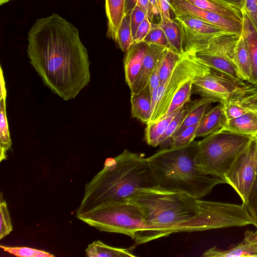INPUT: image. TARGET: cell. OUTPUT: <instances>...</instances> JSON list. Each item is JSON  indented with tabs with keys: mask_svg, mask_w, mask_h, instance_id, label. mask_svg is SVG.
I'll list each match as a JSON object with an SVG mask.
<instances>
[{
	"mask_svg": "<svg viewBox=\"0 0 257 257\" xmlns=\"http://www.w3.org/2000/svg\"><path fill=\"white\" fill-rule=\"evenodd\" d=\"M115 42L123 52H126L134 44L130 15L123 18L117 30Z\"/></svg>",
	"mask_w": 257,
	"mask_h": 257,
	"instance_id": "30",
	"label": "cell"
},
{
	"mask_svg": "<svg viewBox=\"0 0 257 257\" xmlns=\"http://www.w3.org/2000/svg\"><path fill=\"white\" fill-rule=\"evenodd\" d=\"M199 123L190 126L183 130L178 136L173 138L170 147L177 148L187 145L196 138V133Z\"/></svg>",
	"mask_w": 257,
	"mask_h": 257,
	"instance_id": "35",
	"label": "cell"
},
{
	"mask_svg": "<svg viewBox=\"0 0 257 257\" xmlns=\"http://www.w3.org/2000/svg\"><path fill=\"white\" fill-rule=\"evenodd\" d=\"M256 86L210 68L205 73L194 79L192 93L220 103L241 94Z\"/></svg>",
	"mask_w": 257,
	"mask_h": 257,
	"instance_id": "9",
	"label": "cell"
},
{
	"mask_svg": "<svg viewBox=\"0 0 257 257\" xmlns=\"http://www.w3.org/2000/svg\"><path fill=\"white\" fill-rule=\"evenodd\" d=\"M0 211V239H2L13 230V226L7 204L6 201L3 199L2 195L1 197Z\"/></svg>",
	"mask_w": 257,
	"mask_h": 257,
	"instance_id": "36",
	"label": "cell"
},
{
	"mask_svg": "<svg viewBox=\"0 0 257 257\" xmlns=\"http://www.w3.org/2000/svg\"><path fill=\"white\" fill-rule=\"evenodd\" d=\"M253 138L224 132L208 135L198 142L196 164L204 173L224 180L237 157Z\"/></svg>",
	"mask_w": 257,
	"mask_h": 257,
	"instance_id": "6",
	"label": "cell"
},
{
	"mask_svg": "<svg viewBox=\"0 0 257 257\" xmlns=\"http://www.w3.org/2000/svg\"><path fill=\"white\" fill-rule=\"evenodd\" d=\"M165 50L158 60L149 81L148 86L152 94L153 91L156 89L160 85L159 78L160 70Z\"/></svg>",
	"mask_w": 257,
	"mask_h": 257,
	"instance_id": "41",
	"label": "cell"
},
{
	"mask_svg": "<svg viewBox=\"0 0 257 257\" xmlns=\"http://www.w3.org/2000/svg\"><path fill=\"white\" fill-rule=\"evenodd\" d=\"M4 251L20 257H52L54 255L50 253L37 249L28 247L7 246L1 245Z\"/></svg>",
	"mask_w": 257,
	"mask_h": 257,
	"instance_id": "33",
	"label": "cell"
},
{
	"mask_svg": "<svg viewBox=\"0 0 257 257\" xmlns=\"http://www.w3.org/2000/svg\"><path fill=\"white\" fill-rule=\"evenodd\" d=\"M197 143L194 141L183 147L162 149L147 158L159 188L201 198L216 185L226 183L223 179L207 174L198 167L195 162Z\"/></svg>",
	"mask_w": 257,
	"mask_h": 257,
	"instance_id": "4",
	"label": "cell"
},
{
	"mask_svg": "<svg viewBox=\"0 0 257 257\" xmlns=\"http://www.w3.org/2000/svg\"><path fill=\"white\" fill-rule=\"evenodd\" d=\"M227 120L223 105L219 103L207 111L199 123L196 138L204 137L218 132Z\"/></svg>",
	"mask_w": 257,
	"mask_h": 257,
	"instance_id": "17",
	"label": "cell"
},
{
	"mask_svg": "<svg viewBox=\"0 0 257 257\" xmlns=\"http://www.w3.org/2000/svg\"><path fill=\"white\" fill-rule=\"evenodd\" d=\"M166 49L159 45L149 44L140 72L133 85L130 88L131 93H139L148 85L157 62Z\"/></svg>",
	"mask_w": 257,
	"mask_h": 257,
	"instance_id": "14",
	"label": "cell"
},
{
	"mask_svg": "<svg viewBox=\"0 0 257 257\" xmlns=\"http://www.w3.org/2000/svg\"><path fill=\"white\" fill-rule=\"evenodd\" d=\"M209 68L196 60L193 56L184 53L165 83L152 93V113L148 124L163 118L178 90L189 80L203 75Z\"/></svg>",
	"mask_w": 257,
	"mask_h": 257,
	"instance_id": "7",
	"label": "cell"
},
{
	"mask_svg": "<svg viewBox=\"0 0 257 257\" xmlns=\"http://www.w3.org/2000/svg\"><path fill=\"white\" fill-rule=\"evenodd\" d=\"M224 2L227 3L240 9H242L243 3L242 0H221Z\"/></svg>",
	"mask_w": 257,
	"mask_h": 257,
	"instance_id": "46",
	"label": "cell"
},
{
	"mask_svg": "<svg viewBox=\"0 0 257 257\" xmlns=\"http://www.w3.org/2000/svg\"><path fill=\"white\" fill-rule=\"evenodd\" d=\"M76 216L100 231L127 235L137 244L150 241V230L144 213L131 200L102 203Z\"/></svg>",
	"mask_w": 257,
	"mask_h": 257,
	"instance_id": "5",
	"label": "cell"
},
{
	"mask_svg": "<svg viewBox=\"0 0 257 257\" xmlns=\"http://www.w3.org/2000/svg\"><path fill=\"white\" fill-rule=\"evenodd\" d=\"M244 1V0H242V3H243V6Z\"/></svg>",
	"mask_w": 257,
	"mask_h": 257,
	"instance_id": "49",
	"label": "cell"
},
{
	"mask_svg": "<svg viewBox=\"0 0 257 257\" xmlns=\"http://www.w3.org/2000/svg\"><path fill=\"white\" fill-rule=\"evenodd\" d=\"M240 36L225 32L188 53L200 63L242 80L237 71L234 57L236 44Z\"/></svg>",
	"mask_w": 257,
	"mask_h": 257,
	"instance_id": "8",
	"label": "cell"
},
{
	"mask_svg": "<svg viewBox=\"0 0 257 257\" xmlns=\"http://www.w3.org/2000/svg\"><path fill=\"white\" fill-rule=\"evenodd\" d=\"M187 113V110L185 106L176 114L170 122L166 132L160 139L159 146H161L163 149L170 147L171 137L182 123Z\"/></svg>",
	"mask_w": 257,
	"mask_h": 257,
	"instance_id": "32",
	"label": "cell"
},
{
	"mask_svg": "<svg viewBox=\"0 0 257 257\" xmlns=\"http://www.w3.org/2000/svg\"><path fill=\"white\" fill-rule=\"evenodd\" d=\"M11 0H0V5H4L8 2H10Z\"/></svg>",
	"mask_w": 257,
	"mask_h": 257,
	"instance_id": "47",
	"label": "cell"
},
{
	"mask_svg": "<svg viewBox=\"0 0 257 257\" xmlns=\"http://www.w3.org/2000/svg\"><path fill=\"white\" fill-rule=\"evenodd\" d=\"M156 188L157 183L147 158L125 149L119 155L107 159L101 170L86 184L76 214L102 203L130 201Z\"/></svg>",
	"mask_w": 257,
	"mask_h": 257,
	"instance_id": "3",
	"label": "cell"
},
{
	"mask_svg": "<svg viewBox=\"0 0 257 257\" xmlns=\"http://www.w3.org/2000/svg\"><path fill=\"white\" fill-rule=\"evenodd\" d=\"M220 103L224 106L227 119L249 112H257V86Z\"/></svg>",
	"mask_w": 257,
	"mask_h": 257,
	"instance_id": "15",
	"label": "cell"
},
{
	"mask_svg": "<svg viewBox=\"0 0 257 257\" xmlns=\"http://www.w3.org/2000/svg\"><path fill=\"white\" fill-rule=\"evenodd\" d=\"M125 0H105V13L107 20V36L115 41L117 32L125 16Z\"/></svg>",
	"mask_w": 257,
	"mask_h": 257,
	"instance_id": "24",
	"label": "cell"
},
{
	"mask_svg": "<svg viewBox=\"0 0 257 257\" xmlns=\"http://www.w3.org/2000/svg\"><path fill=\"white\" fill-rule=\"evenodd\" d=\"M27 54L44 84L64 100L74 98L90 82L88 54L79 30L57 14L34 23Z\"/></svg>",
	"mask_w": 257,
	"mask_h": 257,
	"instance_id": "1",
	"label": "cell"
},
{
	"mask_svg": "<svg viewBox=\"0 0 257 257\" xmlns=\"http://www.w3.org/2000/svg\"><path fill=\"white\" fill-rule=\"evenodd\" d=\"M152 26V22L147 16L139 26L134 38V44L143 42L149 33Z\"/></svg>",
	"mask_w": 257,
	"mask_h": 257,
	"instance_id": "40",
	"label": "cell"
},
{
	"mask_svg": "<svg viewBox=\"0 0 257 257\" xmlns=\"http://www.w3.org/2000/svg\"><path fill=\"white\" fill-rule=\"evenodd\" d=\"M159 14L158 8V0H149V8L147 17L152 22L154 17Z\"/></svg>",
	"mask_w": 257,
	"mask_h": 257,
	"instance_id": "43",
	"label": "cell"
},
{
	"mask_svg": "<svg viewBox=\"0 0 257 257\" xmlns=\"http://www.w3.org/2000/svg\"><path fill=\"white\" fill-rule=\"evenodd\" d=\"M138 0H125V14L130 15L132 11L137 5Z\"/></svg>",
	"mask_w": 257,
	"mask_h": 257,
	"instance_id": "44",
	"label": "cell"
},
{
	"mask_svg": "<svg viewBox=\"0 0 257 257\" xmlns=\"http://www.w3.org/2000/svg\"><path fill=\"white\" fill-rule=\"evenodd\" d=\"M217 102L214 99L201 97L200 99L191 101L186 106L187 113L182 123L171 137L173 138L178 136L188 127L199 123L208 108L212 103Z\"/></svg>",
	"mask_w": 257,
	"mask_h": 257,
	"instance_id": "20",
	"label": "cell"
},
{
	"mask_svg": "<svg viewBox=\"0 0 257 257\" xmlns=\"http://www.w3.org/2000/svg\"><path fill=\"white\" fill-rule=\"evenodd\" d=\"M134 247L120 248L107 245L100 240L94 241L89 244L85 250L89 257H134Z\"/></svg>",
	"mask_w": 257,
	"mask_h": 257,
	"instance_id": "25",
	"label": "cell"
},
{
	"mask_svg": "<svg viewBox=\"0 0 257 257\" xmlns=\"http://www.w3.org/2000/svg\"><path fill=\"white\" fill-rule=\"evenodd\" d=\"M0 76V162H2L7 158V152L11 148L12 141L6 113L7 89L2 67Z\"/></svg>",
	"mask_w": 257,
	"mask_h": 257,
	"instance_id": "18",
	"label": "cell"
},
{
	"mask_svg": "<svg viewBox=\"0 0 257 257\" xmlns=\"http://www.w3.org/2000/svg\"><path fill=\"white\" fill-rule=\"evenodd\" d=\"M158 8L161 20L171 19L169 0H158Z\"/></svg>",
	"mask_w": 257,
	"mask_h": 257,
	"instance_id": "42",
	"label": "cell"
},
{
	"mask_svg": "<svg viewBox=\"0 0 257 257\" xmlns=\"http://www.w3.org/2000/svg\"><path fill=\"white\" fill-rule=\"evenodd\" d=\"M147 16V14L138 5L136 6L131 14V26L133 39L139 26Z\"/></svg>",
	"mask_w": 257,
	"mask_h": 257,
	"instance_id": "39",
	"label": "cell"
},
{
	"mask_svg": "<svg viewBox=\"0 0 257 257\" xmlns=\"http://www.w3.org/2000/svg\"><path fill=\"white\" fill-rule=\"evenodd\" d=\"M235 65L241 79L253 84L251 64L244 42L240 35L235 47Z\"/></svg>",
	"mask_w": 257,
	"mask_h": 257,
	"instance_id": "26",
	"label": "cell"
},
{
	"mask_svg": "<svg viewBox=\"0 0 257 257\" xmlns=\"http://www.w3.org/2000/svg\"><path fill=\"white\" fill-rule=\"evenodd\" d=\"M130 200L144 213L150 241L175 233L256 225L243 204L203 200L159 188Z\"/></svg>",
	"mask_w": 257,
	"mask_h": 257,
	"instance_id": "2",
	"label": "cell"
},
{
	"mask_svg": "<svg viewBox=\"0 0 257 257\" xmlns=\"http://www.w3.org/2000/svg\"><path fill=\"white\" fill-rule=\"evenodd\" d=\"M178 112L168 115L157 121L147 124L145 132V138L148 145L153 147L159 146L160 139L166 132L171 121Z\"/></svg>",
	"mask_w": 257,
	"mask_h": 257,
	"instance_id": "28",
	"label": "cell"
},
{
	"mask_svg": "<svg viewBox=\"0 0 257 257\" xmlns=\"http://www.w3.org/2000/svg\"><path fill=\"white\" fill-rule=\"evenodd\" d=\"M240 242L227 249L221 250L214 246L203 254L205 257H257V229L255 231L247 230Z\"/></svg>",
	"mask_w": 257,
	"mask_h": 257,
	"instance_id": "13",
	"label": "cell"
},
{
	"mask_svg": "<svg viewBox=\"0 0 257 257\" xmlns=\"http://www.w3.org/2000/svg\"><path fill=\"white\" fill-rule=\"evenodd\" d=\"M193 6L217 13L224 17L242 22L241 9L221 0H185Z\"/></svg>",
	"mask_w": 257,
	"mask_h": 257,
	"instance_id": "21",
	"label": "cell"
},
{
	"mask_svg": "<svg viewBox=\"0 0 257 257\" xmlns=\"http://www.w3.org/2000/svg\"><path fill=\"white\" fill-rule=\"evenodd\" d=\"M175 15L184 14L205 21L220 29L240 36L242 22L224 17L217 13L197 8L185 0H169Z\"/></svg>",
	"mask_w": 257,
	"mask_h": 257,
	"instance_id": "12",
	"label": "cell"
},
{
	"mask_svg": "<svg viewBox=\"0 0 257 257\" xmlns=\"http://www.w3.org/2000/svg\"><path fill=\"white\" fill-rule=\"evenodd\" d=\"M256 139V171H257V136L255 137Z\"/></svg>",
	"mask_w": 257,
	"mask_h": 257,
	"instance_id": "48",
	"label": "cell"
},
{
	"mask_svg": "<svg viewBox=\"0 0 257 257\" xmlns=\"http://www.w3.org/2000/svg\"><path fill=\"white\" fill-rule=\"evenodd\" d=\"M130 101L132 117L147 124L152 113V94L148 85L140 93H131Z\"/></svg>",
	"mask_w": 257,
	"mask_h": 257,
	"instance_id": "23",
	"label": "cell"
},
{
	"mask_svg": "<svg viewBox=\"0 0 257 257\" xmlns=\"http://www.w3.org/2000/svg\"><path fill=\"white\" fill-rule=\"evenodd\" d=\"M148 48L149 44L143 41L133 44L126 52L124 69L125 81L130 88L138 76Z\"/></svg>",
	"mask_w": 257,
	"mask_h": 257,
	"instance_id": "16",
	"label": "cell"
},
{
	"mask_svg": "<svg viewBox=\"0 0 257 257\" xmlns=\"http://www.w3.org/2000/svg\"><path fill=\"white\" fill-rule=\"evenodd\" d=\"M242 11L249 18L257 32V0H244Z\"/></svg>",
	"mask_w": 257,
	"mask_h": 257,
	"instance_id": "38",
	"label": "cell"
},
{
	"mask_svg": "<svg viewBox=\"0 0 257 257\" xmlns=\"http://www.w3.org/2000/svg\"><path fill=\"white\" fill-rule=\"evenodd\" d=\"M256 139L236 158L226 173L224 180L230 185L245 204L257 176Z\"/></svg>",
	"mask_w": 257,
	"mask_h": 257,
	"instance_id": "10",
	"label": "cell"
},
{
	"mask_svg": "<svg viewBox=\"0 0 257 257\" xmlns=\"http://www.w3.org/2000/svg\"><path fill=\"white\" fill-rule=\"evenodd\" d=\"M241 35L244 41L251 64L253 84L257 85V32L243 13Z\"/></svg>",
	"mask_w": 257,
	"mask_h": 257,
	"instance_id": "22",
	"label": "cell"
},
{
	"mask_svg": "<svg viewBox=\"0 0 257 257\" xmlns=\"http://www.w3.org/2000/svg\"><path fill=\"white\" fill-rule=\"evenodd\" d=\"M158 24L164 31L172 50L180 55L185 53L182 32L178 23L170 19L160 20Z\"/></svg>",
	"mask_w": 257,
	"mask_h": 257,
	"instance_id": "27",
	"label": "cell"
},
{
	"mask_svg": "<svg viewBox=\"0 0 257 257\" xmlns=\"http://www.w3.org/2000/svg\"><path fill=\"white\" fill-rule=\"evenodd\" d=\"M194 79L187 81L173 96L169 108L164 116L169 115L180 111L185 105L191 102Z\"/></svg>",
	"mask_w": 257,
	"mask_h": 257,
	"instance_id": "29",
	"label": "cell"
},
{
	"mask_svg": "<svg viewBox=\"0 0 257 257\" xmlns=\"http://www.w3.org/2000/svg\"><path fill=\"white\" fill-rule=\"evenodd\" d=\"M244 205L254 220L257 228V176L248 195L247 201Z\"/></svg>",
	"mask_w": 257,
	"mask_h": 257,
	"instance_id": "37",
	"label": "cell"
},
{
	"mask_svg": "<svg viewBox=\"0 0 257 257\" xmlns=\"http://www.w3.org/2000/svg\"><path fill=\"white\" fill-rule=\"evenodd\" d=\"M143 42L148 44L157 45L172 50L164 31L159 24L152 23L151 29Z\"/></svg>",
	"mask_w": 257,
	"mask_h": 257,
	"instance_id": "34",
	"label": "cell"
},
{
	"mask_svg": "<svg viewBox=\"0 0 257 257\" xmlns=\"http://www.w3.org/2000/svg\"><path fill=\"white\" fill-rule=\"evenodd\" d=\"M218 132L256 137L257 136V112H249L227 119L224 126Z\"/></svg>",
	"mask_w": 257,
	"mask_h": 257,
	"instance_id": "19",
	"label": "cell"
},
{
	"mask_svg": "<svg viewBox=\"0 0 257 257\" xmlns=\"http://www.w3.org/2000/svg\"><path fill=\"white\" fill-rule=\"evenodd\" d=\"M137 5L147 15L149 8V0H138Z\"/></svg>",
	"mask_w": 257,
	"mask_h": 257,
	"instance_id": "45",
	"label": "cell"
},
{
	"mask_svg": "<svg viewBox=\"0 0 257 257\" xmlns=\"http://www.w3.org/2000/svg\"><path fill=\"white\" fill-rule=\"evenodd\" d=\"M182 55L171 49H167L165 50L160 70V85L164 84L168 79Z\"/></svg>",
	"mask_w": 257,
	"mask_h": 257,
	"instance_id": "31",
	"label": "cell"
},
{
	"mask_svg": "<svg viewBox=\"0 0 257 257\" xmlns=\"http://www.w3.org/2000/svg\"><path fill=\"white\" fill-rule=\"evenodd\" d=\"M175 19L180 27L183 48L186 53L206 44L216 36L226 32L187 14L175 15Z\"/></svg>",
	"mask_w": 257,
	"mask_h": 257,
	"instance_id": "11",
	"label": "cell"
}]
</instances>
